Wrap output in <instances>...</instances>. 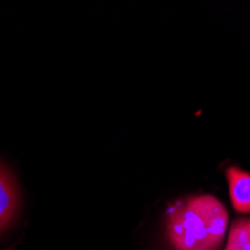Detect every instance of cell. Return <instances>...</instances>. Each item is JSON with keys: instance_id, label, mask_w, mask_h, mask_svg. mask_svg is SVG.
Listing matches in <instances>:
<instances>
[{"instance_id": "6da1fadb", "label": "cell", "mask_w": 250, "mask_h": 250, "mask_svg": "<svg viewBox=\"0 0 250 250\" xmlns=\"http://www.w3.org/2000/svg\"><path fill=\"white\" fill-rule=\"evenodd\" d=\"M228 225V211L211 196L190 198L171 211L168 238L175 250H217Z\"/></svg>"}, {"instance_id": "3957f363", "label": "cell", "mask_w": 250, "mask_h": 250, "mask_svg": "<svg viewBox=\"0 0 250 250\" xmlns=\"http://www.w3.org/2000/svg\"><path fill=\"white\" fill-rule=\"evenodd\" d=\"M17 189L11 175L0 168V231L8 226L17 211Z\"/></svg>"}, {"instance_id": "277c9868", "label": "cell", "mask_w": 250, "mask_h": 250, "mask_svg": "<svg viewBox=\"0 0 250 250\" xmlns=\"http://www.w3.org/2000/svg\"><path fill=\"white\" fill-rule=\"evenodd\" d=\"M225 250H250V219H241L232 225Z\"/></svg>"}, {"instance_id": "7a4b0ae2", "label": "cell", "mask_w": 250, "mask_h": 250, "mask_svg": "<svg viewBox=\"0 0 250 250\" xmlns=\"http://www.w3.org/2000/svg\"><path fill=\"white\" fill-rule=\"evenodd\" d=\"M232 206L238 213H250V174L237 167L226 169Z\"/></svg>"}]
</instances>
